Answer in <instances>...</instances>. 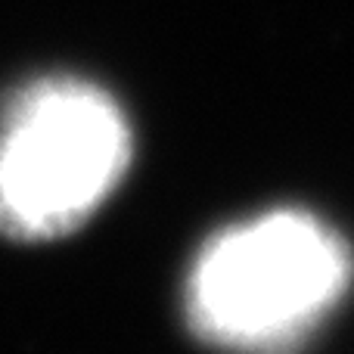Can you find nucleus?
Returning a JSON list of instances; mask_svg holds the SVG:
<instances>
[{
	"instance_id": "obj_1",
	"label": "nucleus",
	"mask_w": 354,
	"mask_h": 354,
	"mask_svg": "<svg viewBox=\"0 0 354 354\" xmlns=\"http://www.w3.org/2000/svg\"><path fill=\"white\" fill-rule=\"evenodd\" d=\"M348 277L351 258L336 230L305 212H270L227 227L199 252L187 311L208 342L277 351L342 299Z\"/></svg>"
},
{
	"instance_id": "obj_2",
	"label": "nucleus",
	"mask_w": 354,
	"mask_h": 354,
	"mask_svg": "<svg viewBox=\"0 0 354 354\" xmlns=\"http://www.w3.org/2000/svg\"><path fill=\"white\" fill-rule=\"evenodd\" d=\"M131 159L122 109L100 87L50 78L0 118V233L53 239L84 224Z\"/></svg>"
}]
</instances>
